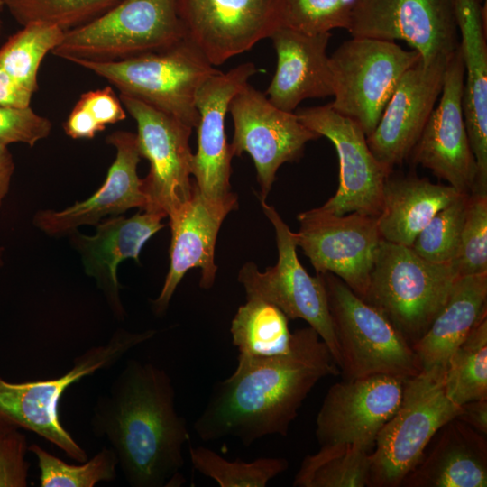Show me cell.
I'll return each instance as SVG.
<instances>
[{
    "instance_id": "8d00e7d4",
    "label": "cell",
    "mask_w": 487,
    "mask_h": 487,
    "mask_svg": "<svg viewBox=\"0 0 487 487\" xmlns=\"http://www.w3.org/2000/svg\"><path fill=\"white\" fill-rule=\"evenodd\" d=\"M358 0H283L280 26L308 34L348 29Z\"/></svg>"
},
{
    "instance_id": "6da1fadb",
    "label": "cell",
    "mask_w": 487,
    "mask_h": 487,
    "mask_svg": "<svg viewBox=\"0 0 487 487\" xmlns=\"http://www.w3.org/2000/svg\"><path fill=\"white\" fill-rule=\"evenodd\" d=\"M338 374L318 334L310 326L296 330L283 354H239L234 372L214 386L194 430L206 442L231 436L244 446L267 436H285L315 385Z\"/></svg>"
},
{
    "instance_id": "9c48e42d",
    "label": "cell",
    "mask_w": 487,
    "mask_h": 487,
    "mask_svg": "<svg viewBox=\"0 0 487 487\" xmlns=\"http://www.w3.org/2000/svg\"><path fill=\"white\" fill-rule=\"evenodd\" d=\"M421 60L395 41L352 37L329 57L330 106L355 121L366 137L375 129L401 76Z\"/></svg>"
},
{
    "instance_id": "4fadbf2b",
    "label": "cell",
    "mask_w": 487,
    "mask_h": 487,
    "mask_svg": "<svg viewBox=\"0 0 487 487\" xmlns=\"http://www.w3.org/2000/svg\"><path fill=\"white\" fill-rule=\"evenodd\" d=\"M228 112L234 122L230 152L233 157L250 154L261 188L260 200H265L278 169L299 160L307 142L320 136L304 125L296 113L275 106L249 83L232 98Z\"/></svg>"
},
{
    "instance_id": "d4e9b609",
    "label": "cell",
    "mask_w": 487,
    "mask_h": 487,
    "mask_svg": "<svg viewBox=\"0 0 487 487\" xmlns=\"http://www.w3.org/2000/svg\"><path fill=\"white\" fill-rule=\"evenodd\" d=\"M330 32L308 34L280 26L270 35L277 55L274 76L266 90L280 109L293 112L305 99L333 96L329 57Z\"/></svg>"
},
{
    "instance_id": "bcb514c9",
    "label": "cell",
    "mask_w": 487,
    "mask_h": 487,
    "mask_svg": "<svg viewBox=\"0 0 487 487\" xmlns=\"http://www.w3.org/2000/svg\"><path fill=\"white\" fill-rule=\"evenodd\" d=\"M6 0H0V12L5 8Z\"/></svg>"
},
{
    "instance_id": "30bf717a",
    "label": "cell",
    "mask_w": 487,
    "mask_h": 487,
    "mask_svg": "<svg viewBox=\"0 0 487 487\" xmlns=\"http://www.w3.org/2000/svg\"><path fill=\"white\" fill-rule=\"evenodd\" d=\"M276 233L278 261L260 271L253 262L238 273L246 299H258L280 308L288 318L305 320L325 342L338 367L341 356L330 317L326 289L319 274L310 276L299 261L295 233L275 208L260 200ZM340 369V368H339Z\"/></svg>"
},
{
    "instance_id": "3957f363",
    "label": "cell",
    "mask_w": 487,
    "mask_h": 487,
    "mask_svg": "<svg viewBox=\"0 0 487 487\" xmlns=\"http://www.w3.org/2000/svg\"><path fill=\"white\" fill-rule=\"evenodd\" d=\"M155 330L118 329L109 341L77 356L66 373L44 381L10 382L0 378V428L26 429L37 434L78 463L87 454L63 427L59 404L66 390L84 377L107 370L129 351L151 340Z\"/></svg>"
},
{
    "instance_id": "4316f807",
    "label": "cell",
    "mask_w": 487,
    "mask_h": 487,
    "mask_svg": "<svg viewBox=\"0 0 487 487\" xmlns=\"http://www.w3.org/2000/svg\"><path fill=\"white\" fill-rule=\"evenodd\" d=\"M486 305L487 273L457 278L446 304L412 346L420 372L443 381L453 353L487 315Z\"/></svg>"
},
{
    "instance_id": "d590c367",
    "label": "cell",
    "mask_w": 487,
    "mask_h": 487,
    "mask_svg": "<svg viewBox=\"0 0 487 487\" xmlns=\"http://www.w3.org/2000/svg\"><path fill=\"white\" fill-rule=\"evenodd\" d=\"M468 196L461 194L439 210L418 234L410 248L418 256L433 263H454L458 253Z\"/></svg>"
},
{
    "instance_id": "b9f144b4",
    "label": "cell",
    "mask_w": 487,
    "mask_h": 487,
    "mask_svg": "<svg viewBox=\"0 0 487 487\" xmlns=\"http://www.w3.org/2000/svg\"><path fill=\"white\" fill-rule=\"evenodd\" d=\"M63 128L66 134L73 139H92L106 129L78 102L69 113Z\"/></svg>"
},
{
    "instance_id": "7bdbcfd3",
    "label": "cell",
    "mask_w": 487,
    "mask_h": 487,
    "mask_svg": "<svg viewBox=\"0 0 487 487\" xmlns=\"http://www.w3.org/2000/svg\"><path fill=\"white\" fill-rule=\"evenodd\" d=\"M33 94L15 82L0 65V105L29 106Z\"/></svg>"
},
{
    "instance_id": "44dd1931",
    "label": "cell",
    "mask_w": 487,
    "mask_h": 487,
    "mask_svg": "<svg viewBox=\"0 0 487 487\" xmlns=\"http://www.w3.org/2000/svg\"><path fill=\"white\" fill-rule=\"evenodd\" d=\"M238 207L237 198L212 201L193 182L190 198L169 216L171 232L170 268L153 310L162 315L182 278L192 268L201 270L199 286L210 289L216 279L215 248L225 216Z\"/></svg>"
},
{
    "instance_id": "484cf974",
    "label": "cell",
    "mask_w": 487,
    "mask_h": 487,
    "mask_svg": "<svg viewBox=\"0 0 487 487\" xmlns=\"http://www.w3.org/2000/svg\"><path fill=\"white\" fill-rule=\"evenodd\" d=\"M436 436L433 448L427 456L423 455L400 486L486 487V435L455 418Z\"/></svg>"
},
{
    "instance_id": "f1b7e54d",
    "label": "cell",
    "mask_w": 487,
    "mask_h": 487,
    "mask_svg": "<svg viewBox=\"0 0 487 487\" xmlns=\"http://www.w3.org/2000/svg\"><path fill=\"white\" fill-rule=\"evenodd\" d=\"M288 317L276 306L249 299L240 306L231 322L233 345L239 354L270 357L287 353L291 335Z\"/></svg>"
},
{
    "instance_id": "681fc988",
    "label": "cell",
    "mask_w": 487,
    "mask_h": 487,
    "mask_svg": "<svg viewBox=\"0 0 487 487\" xmlns=\"http://www.w3.org/2000/svg\"><path fill=\"white\" fill-rule=\"evenodd\" d=\"M480 1H481V2H484V1H486V0H480Z\"/></svg>"
},
{
    "instance_id": "2e32d148",
    "label": "cell",
    "mask_w": 487,
    "mask_h": 487,
    "mask_svg": "<svg viewBox=\"0 0 487 487\" xmlns=\"http://www.w3.org/2000/svg\"><path fill=\"white\" fill-rule=\"evenodd\" d=\"M283 0H175L184 38L213 66L252 49L281 23Z\"/></svg>"
},
{
    "instance_id": "ba28073f",
    "label": "cell",
    "mask_w": 487,
    "mask_h": 487,
    "mask_svg": "<svg viewBox=\"0 0 487 487\" xmlns=\"http://www.w3.org/2000/svg\"><path fill=\"white\" fill-rule=\"evenodd\" d=\"M461 409L446 396L443 381L422 372L406 379L400 404L380 430L370 454L368 486H400L436 434Z\"/></svg>"
},
{
    "instance_id": "8992f818",
    "label": "cell",
    "mask_w": 487,
    "mask_h": 487,
    "mask_svg": "<svg viewBox=\"0 0 487 487\" xmlns=\"http://www.w3.org/2000/svg\"><path fill=\"white\" fill-rule=\"evenodd\" d=\"M317 274L326 289L345 380L373 374L408 379L420 373L415 351L382 313L335 275Z\"/></svg>"
},
{
    "instance_id": "9a60e30c",
    "label": "cell",
    "mask_w": 487,
    "mask_h": 487,
    "mask_svg": "<svg viewBox=\"0 0 487 487\" xmlns=\"http://www.w3.org/2000/svg\"><path fill=\"white\" fill-rule=\"evenodd\" d=\"M347 31L352 37L404 41L425 66L459 47L455 0H358Z\"/></svg>"
},
{
    "instance_id": "d6986e66",
    "label": "cell",
    "mask_w": 487,
    "mask_h": 487,
    "mask_svg": "<svg viewBox=\"0 0 487 487\" xmlns=\"http://www.w3.org/2000/svg\"><path fill=\"white\" fill-rule=\"evenodd\" d=\"M258 71L253 63H243L213 75L198 91V149L192 157L191 175L200 193L212 201L237 198L231 191L233 156L226 142L225 120L232 98Z\"/></svg>"
},
{
    "instance_id": "603a6c76",
    "label": "cell",
    "mask_w": 487,
    "mask_h": 487,
    "mask_svg": "<svg viewBox=\"0 0 487 487\" xmlns=\"http://www.w3.org/2000/svg\"><path fill=\"white\" fill-rule=\"evenodd\" d=\"M455 0L459 48L464 67L462 106L476 163L472 193L487 194L486 1Z\"/></svg>"
},
{
    "instance_id": "83f0119b",
    "label": "cell",
    "mask_w": 487,
    "mask_h": 487,
    "mask_svg": "<svg viewBox=\"0 0 487 487\" xmlns=\"http://www.w3.org/2000/svg\"><path fill=\"white\" fill-rule=\"evenodd\" d=\"M460 195L448 184L432 183L416 176H389L377 217L382 239L410 247L434 216Z\"/></svg>"
},
{
    "instance_id": "74e56055",
    "label": "cell",
    "mask_w": 487,
    "mask_h": 487,
    "mask_svg": "<svg viewBox=\"0 0 487 487\" xmlns=\"http://www.w3.org/2000/svg\"><path fill=\"white\" fill-rule=\"evenodd\" d=\"M459 277L487 273V194L468 196L456 259Z\"/></svg>"
},
{
    "instance_id": "d6a6232c",
    "label": "cell",
    "mask_w": 487,
    "mask_h": 487,
    "mask_svg": "<svg viewBox=\"0 0 487 487\" xmlns=\"http://www.w3.org/2000/svg\"><path fill=\"white\" fill-rule=\"evenodd\" d=\"M189 457L197 471L220 487H265L289 467L288 460L281 457L230 461L204 446L189 447Z\"/></svg>"
},
{
    "instance_id": "f546056e",
    "label": "cell",
    "mask_w": 487,
    "mask_h": 487,
    "mask_svg": "<svg viewBox=\"0 0 487 487\" xmlns=\"http://www.w3.org/2000/svg\"><path fill=\"white\" fill-rule=\"evenodd\" d=\"M307 455L295 475V487L368 486L371 451L350 443L320 446Z\"/></svg>"
},
{
    "instance_id": "52a82bcc",
    "label": "cell",
    "mask_w": 487,
    "mask_h": 487,
    "mask_svg": "<svg viewBox=\"0 0 487 487\" xmlns=\"http://www.w3.org/2000/svg\"><path fill=\"white\" fill-rule=\"evenodd\" d=\"M183 38L175 0H122L97 18L65 31L51 54L72 63L114 61L165 50Z\"/></svg>"
},
{
    "instance_id": "7402d4cb",
    "label": "cell",
    "mask_w": 487,
    "mask_h": 487,
    "mask_svg": "<svg viewBox=\"0 0 487 487\" xmlns=\"http://www.w3.org/2000/svg\"><path fill=\"white\" fill-rule=\"evenodd\" d=\"M106 142L115 148L116 156L105 182L90 198L61 211H39L33 224L45 234L61 236L83 225H96L106 216H116L133 207L143 209L145 198L137 175L142 156L136 133L115 131Z\"/></svg>"
},
{
    "instance_id": "e0dca14e",
    "label": "cell",
    "mask_w": 487,
    "mask_h": 487,
    "mask_svg": "<svg viewBox=\"0 0 487 487\" xmlns=\"http://www.w3.org/2000/svg\"><path fill=\"white\" fill-rule=\"evenodd\" d=\"M405 380L373 374L332 385L316 419L319 445L350 443L372 452L380 430L400 404Z\"/></svg>"
},
{
    "instance_id": "4dcf8cb0",
    "label": "cell",
    "mask_w": 487,
    "mask_h": 487,
    "mask_svg": "<svg viewBox=\"0 0 487 487\" xmlns=\"http://www.w3.org/2000/svg\"><path fill=\"white\" fill-rule=\"evenodd\" d=\"M64 33L60 27L50 23H27L0 47V65L15 82L34 94L39 87L40 66L61 42Z\"/></svg>"
},
{
    "instance_id": "c3c4849f",
    "label": "cell",
    "mask_w": 487,
    "mask_h": 487,
    "mask_svg": "<svg viewBox=\"0 0 487 487\" xmlns=\"http://www.w3.org/2000/svg\"><path fill=\"white\" fill-rule=\"evenodd\" d=\"M2 29H3V22H2V20L0 18V34L2 32Z\"/></svg>"
},
{
    "instance_id": "7c38bea8",
    "label": "cell",
    "mask_w": 487,
    "mask_h": 487,
    "mask_svg": "<svg viewBox=\"0 0 487 487\" xmlns=\"http://www.w3.org/2000/svg\"><path fill=\"white\" fill-rule=\"evenodd\" d=\"M297 219V246L316 272L335 275L363 299L382 240L377 217L359 212L338 216L317 207Z\"/></svg>"
},
{
    "instance_id": "8fae6325",
    "label": "cell",
    "mask_w": 487,
    "mask_h": 487,
    "mask_svg": "<svg viewBox=\"0 0 487 487\" xmlns=\"http://www.w3.org/2000/svg\"><path fill=\"white\" fill-rule=\"evenodd\" d=\"M119 98L136 122L140 154L150 163L142 179V210L167 217L191 197L192 128L141 100L123 94Z\"/></svg>"
},
{
    "instance_id": "f35d334b",
    "label": "cell",
    "mask_w": 487,
    "mask_h": 487,
    "mask_svg": "<svg viewBox=\"0 0 487 487\" xmlns=\"http://www.w3.org/2000/svg\"><path fill=\"white\" fill-rule=\"evenodd\" d=\"M51 121L38 115L30 106H14L0 105V142L24 143L33 147L49 136Z\"/></svg>"
},
{
    "instance_id": "cb8c5ba5",
    "label": "cell",
    "mask_w": 487,
    "mask_h": 487,
    "mask_svg": "<svg viewBox=\"0 0 487 487\" xmlns=\"http://www.w3.org/2000/svg\"><path fill=\"white\" fill-rule=\"evenodd\" d=\"M165 218L161 214L140 210L131 217L111 216L96 225L94 235L74 231L73 244L81 254L85 271L96 279L114 315L120 320L125 312L120 299L117 267L126 259L139 262L145 243L161 228Z\"/></svg>"
},
{
    "instance_id": "7a4b0ae2",
    "label": "cell",
    "mask_w": 487,
    "mask_h": 487,
    "mask_svg": "<svg viewBox=\"0 0 487 487\" xmlns=\"http://www.w3.org/2000/svg\"><path fill=\"white\" fill-rule=\"evenodd\" d=\"M91 428L108 441L130 486L185 482L183 446L189 430L176 410L174 385L164 369L129 359L108 391L97 397Z\"/></svg>"
},
{
    "instance_id": "ac0fdd59",
    "label": "cell",
    "mask_w": 487,
    "mask_h": 487,
    "mask_svg": "<svg viewBox=\"0 0 487 487\" xmlns=\"http://www.w3.org/2000/svg\"><path fill=\"white\" fill-rule=\"evenodd\" d=\"M464 67L458 47L447 60L439 103L409 157L461 194L473 189L476 163L467 136L462 97Z\"/></svg>"
},
{
    "instance_id": "f6af8a7d",
    "label": "cell",
    "mask_w": 487,
    "mask_h": 487,
    "mask_svg": "<svg viewBox=\"0 0 487 487\" xmlns=\"http://www.w3.org/2000/svg\"><path fill=\"white\" fill-rule=\"evenodd\" d=\"M14 170L13 155L8 146L0 142V207L9 191Z\"/></svg>"
},
{
    "instance_id": "1f68e13d",
    "label": "cell",
    "mask_w": 487,
    "mask_h": 487,
    "mask_svg": "<svg viewBox=\"0 0 487 487\" xmlns=\"http://www.w3.org/2000/svg\"><path fill=\"white\" fill-rule=\"evenodd\" d=\"M443 385L456 405L487 399V315L451 355Z\"/></svg>"
},
{
    "instance_id": "277c9868",
    "label": "cell",
    "mask_w": 487,
    "mask_h": 487,
    "mask_svg": "<svg viewBox=\"0 0 487 487\" xmlns=\"http://www.w3.org/2000/svg\"><path fill=\"white\" fill-rule=\"evenodd\" d=\"M458 277L453 264L427 262L409 246L382 239L363 300L412 347L446 304Z\"/></svg>"
},
{
    "instance_id": "ab89813d",
    "label": "cell",
    "mask_w": 487,
    "mask_h": 487,
    "mask_svg": "<svg viewBox=\"0 0 487 487\" xmlns=\"http://www.w3.org/2000/svg\"><path fill=\"white\" fill-rule=\"evenodd\" d=\"M26 437L16 428H0V486H27Z\"/></svg>"
},
{
    "instance_id": "ffe728a7",
    "label": "cell",
    "mask_w": 487,
    "mask_h": 487,
    "mask_svg": "<svg viewBox=\"0 0 487 487\" xmlns=\"http://www.w3.org/2000/svg\"><path fill=\"white\" fill-rule=\"evenodd\" d=\"M449 58L428 66L419 60L409 69L400 78L375 129L366 137L375 158L390 171L409 156L418 142L440 96Z\"/></svg>"
},
{
    "instance_id": "7dc6e473",
    "label": "cell",
    "mask_w": 487,
    "mask_h": 487,
    "mask_svg": "<svg viewBox=\"0 0 487 487\" xmlns=\"http://www.w3.org/2000/svg\"><path fill=\"white\" fill-rule=\"evenodd\" d=\"M3 250L4 249L0 247V267L3 265V260H2Z\"/></svg>"
},
{
    "instance_id": "5bb4252c",
    "label": "cell",
    "mask_w": 487,
    "mask_h": 487,
    "mask_svg": "<svg viewBox=\"0 0 487 487\" xmlns=\"http://www.w3.org/2000/svg\"><path fill=\"white\" fill-rule=\"evenodd\" d=\"M296 115L308 129L327 138L337 152L338 188L320 207L338 216L359 212L378 217L384 184L391 171L375 158L361 126L329 104L299 108Z\"/></svg>"
},
{
    "instance_id": "60d3db41",
    "label": "cell",
    "mask_w": 487,
    "mask_h": 487,
    "mask_svg": "<svg viewBox=\"0 0 487 487\" xmlns=\"http://www.w3.org/2000/svg\"><path fill=\"white\" fill-rule=\"evenodd\" d=\"M106 128L107 124L121 122L126 117V111L110 86L101 89L83 93L78 101Z\"/></svg>"
},
{
    "instance_id": "e575fe53",
    "label": "cell",
    "mask_w": 487,
    "mask_h": 487,
    "mask_svg": "<svg viewBox=\"0 0 487 487\" xmlns=\"http://www.w3.org/2000/svg\"><path fill=\"white\" fill-rule=\"evenodd\" d=\"M122 0H6L5 8L21 25L42 21L68 31L83 25Z\"/></svg>"
},
{
    "instance_id": "ee69618b",
    "label": "cell",
    "mask_w": 487,
    "mask_h": 487,
    "mask_svg": "<svg viewBox=\"0 0 487 487\" xmlns=\"http://www.w3.org/2000/svg\"><path fill=\"white\" fill-rule=\"evenodd\" d=\"M476 431L487 434V399L476 400L462 405L460 414L455 418Z\"/></svg>"
},
{
    "instance_id": "836d02e7",
    "label": "cell",
    "mask_w": 487,
    "mask_h": 487,
    "mask_svg": "<svg viewBox=\"0 0 487 487\" xmlns=\"http://www.w3.org/2000/svg\"><path fill=\"white\" fill-rule=\"evenodd\" d=\"M28 451L37 458L41 487H93L116 478L118 459L112 448L102 447L90 460L76 465L64 462L37 444L29 446Z\"/></svg>"
},
{
    "instance_id": "5b68a950",
    "label": "cell",
    "mask_w": 487,
    "mask_h": 487,
    "mask_svg": "<svg viewBox=\"0 0 487 487\" xmlns=\"http://www.w3.org/2000/svg\"><path fill=\"white\" fill-rule=\"evenodd\" d=\"M73 63L106 79L120 94L141 100L192 129L199 120L198 91L207 78L220 72L185 38L159 51L114 61Z\"/></svg>"
}]
</instances>
